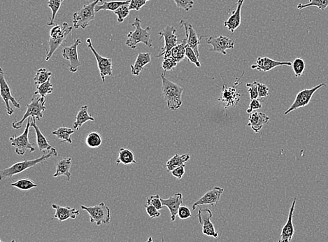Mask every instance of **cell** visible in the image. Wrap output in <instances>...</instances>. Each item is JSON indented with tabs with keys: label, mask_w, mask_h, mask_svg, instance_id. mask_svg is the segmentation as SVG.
I'll return each mask as SVG.
<instances>
[{
	"label": "cell",
	"mask_w": 328,
	"mask_h": 242,
	"mask_svg": "<svg viewBox=\"0 0 328 242\" xmlns=\"http://www.w3.org/2000/svg\"><path fill=\"white\" fill-rule=\"evenodd\" d=\"M161 79L162 95L166 101L167 107L171 111L179 109L183 104L181 97L184 88L167 79L165 73L161 74Z\"/></svg>",
	"instance_id": "6da1fadb"
},
{
	"label": "cell",
	"mask_w": 328,
	"mask_h": 242,
	"mask_svg": "<svg viewBox=\"0 0 328 242\" xmlns=\"http://www.w3.org/2000/svg\"><path fill=\"white\" fill-rule=\"evenodd\" d=\"M141 20L138 17H135V22L132 26L135 28V31H131L127 35L125 44L132 49H136L138 44H144L149 48L153 47L151 39V28L150 27L141 28Z\"/></svg>",
	"instance_id": "7a4b0ae2"
},
{
	"label": "cell",
	"mask_w": 328,
	"mask_h": 242,
	"mask_svg": "<svg viewBox=\"0 0 328 242\" xmlns=\"http://www.w3.org/2000/svg\"><path fill=\"white\" fill-rule=\"evenodd\" d=\"M58 156V152H57L56 149L55 148H52V150L49 154H44L38 158L31 160H25L24 161L17 162V163L12 165V166L4 169L1 172V178L0 179L2 180L13 177L14 175L23 173L28 169L36 166L38 164L46 161V160L52 157V156Z\"/></svg>",
	"instance_id": "3957f363"
},
{
	"label": "cell",
	"mask_w": 328,
	"mask_h": 242,
	"mask_svg": "<svg viewBox=\"0 0 328 242\" xmlns=\"http://www.w3.org/2000/svg\"><path fill=\"white\" fill-rule=\"evenodd\" d=\"M73 27L69 26L68 23H64L62 26L56 25L51 30L49 38V52H47L46 60L49 61L59 46L62 45L64 41H66L68 35L71 33Z\"/></svg>",
	"instance_id": "277c9868"
},
{
	"label": "cell",
	"mask_w": 328,
	"mask_h": 242,
	"mask_svg": "<svg viewBox=\"0 0 328 242\" xmlns=\"http://www.w3.org/2000/svg\"><path fill=\"white\" fill-rule=\"evenodd\" d=\"M103 0H95L88 4H85L73 15V25L75 29H86L90 21L95 17V7Z\"/></svg>",
	"instance_id": "5b68a950"
},
{
	"label": "cell",
	"mask_w": 328,
	"mask_h": 242,
	"mask_svg": "<svg viewBox=\"0 0 328 242\" xmlns=\"http://www.w3.org/2000/svg\"><path fill=\"white\" fill-rule=\"evenodd\" d=\"M45 98L36 95H33L31 103L27 104V110L23 116V119L19 121L13 122L12 127L14 129H20L23 125L24 121L29 118H35L37 120H40L43 117V112L46 110L45 106Z\"/></svg>",
	"instance_id": "8992f818"
},
{
	"label": "cell",
	"mask_w": 328,
	"mask_h": 242,
	"mask_svg": "<svg viewBox=\"0 0 328 242\" xmlns=\"http://www.w3.org/2000/svg\"><path fill=\"white\" fill-rule=\"evenodd\" d=\"M81 208L85 210L90 216V221L92 224H96L97 225L102 224H109L111 221V211L104 202H101L93 207H86L81 205Z\"/></svg>",
	"instance_id": "52a82bcc"
},
{
	"label": "cell",
	"mask_w": 328,
	"mask_h": 242,
	"mask_svg": "<svg viewBox=\"0 0 328 242\" xmlns=\"http://www.w3.org/2000/svg\"><path fill=\"white\" fill-rule=\"evenodd\" d=\"M30 127H31V118L28 119L26 127H25V130H24L22 135H19V136L14 135L9 138L11 142H12V146L15 147L16 154L17 155H25V153L28 150H29L30 153H33L35 151V146H33V144L30 142L29 137H28Z\"/></svg>",
	"instance_id": "ba28073f"
},
{
	"label": "cell",
	"mask_w": 328,
	"mask_h": 242,
	"mask_svg": "<svg viewBox=\"0 0 328 242\" xmlns=\"http://www.w3.org/2000/svg\"><path fill=\"white\" fill-rule=\"evenodd\" d=\"M326 86V84L321 83V84H318V85L311 87V88L304 89V90H301L296 95L294 101L292 105L290 106L289 109L285 111V115H288L290 113L295 111V110L298 109L299 108H303L308 106L310 102H311L312 98H313V95L316 93L317 90Z\"/></svg>",
	"instance_id": "9c48e42d"
},
{
	"label": "cell",
	"mask_w": 328,
	"mask_h": 242,
	"mask_svg": "<svg viewBox=\"0 0 328 242\" xmlns=\"http://www.w3.org/2000/svg\"><path fill=\"white\" fill-rule=\"evenodd\" d=\"M4 70L2 68H0V95H1V98L4 100L5 103L6 113L8 115L12 116L14 113V109H12V106H10L9 103L12 102V104L17 109H20V104H19L18 102L16 100L14 97L12 95V91H11V87H9V84L6 82L5 78H4Z\"/></svg>",
	"instance_id": "30bf717a"
},
{
	"label": "cell",
	"mask_w": 328,
	"mask_h": 242,
	"mask_svg": "<svg viewBox=\"0 0 328 242\" xmlns=\"http://www.w3.org/2000/svg\"><path fill=\"white\" fill-rule=\"evenodd\" d=\"M87 47L95 55L98 63V68L100 71V75L102 80L105 83L106 76H111L113 74V63L111 58H104L97 52L92 44L90 38L87 39Z\"/></svg>",
	"instance_id": "8fae6325"
},
{
	"label": "cell",
	"mask_w": 328,
	"mask_h": 242,
	"mask_svg": "<svg viewBox=\"0 0 328 242\" xmlns=\"http://www.w3.org/2000/svg\"><path fill=\"white\" fill-rule=\"evenodd\" d=\"M199 223L202 227V233L207 236L216 239L219 237V233L216 232L214 225L211 222L213 217V213L209 208H200L197 212Z\"/></svg>",
	"instance_id": "7c38bea8"
},
{
	"label": "cell",
	"mask_w": 328,
	"mask_h": 242,
	"mask_svg": "<svg viewBox=\"0 0 328 242\" xmlns=\"http://www.w3.org/2000/svg\"><path fill=\"white\" fill-rule=\"evenodd\" d=\"M81 43V39H78L72 45L65 46L63 49V57L65 60L69 61V71L71 73H76L81 65L78 54V47Z\"/></svg>",
	"instance_id": "4fadbf2b"
},
{
	"label": "cell",
	"mask_w": 328,
	"mask_h": 242,
	"mask_svg": "<svg viewBox=\"0 0 328 242\" xmlns=\"http://www.w3.org/2000/svg\"><path fill=\"white\" fill-rule=\"evenodd\" d=\"M208 45L212 46L210 52H217L223 55H227L226 51L232 49L235 47V41L231 39L228 36H219L217 37L210 36L207 40Z\"/></svg>",
	"instance_id": "5bb4252c"
},
{
	"label": "cell",
	"mask_w": 328,
	"mask_h": 242,
	"mask_svg": "<svg viewBox=\"0 0 328 242\" xmlns=\"http://www.w3.org/2000/svg\"><path fill=\"white\" fill-rule=\"evenodd\" d=\"M240 96V92L235 87H227V85H224L219 101L224 106V109L227 110L230 106H236L238 104Z\"/></svg>",
	"instance_id": "9a60e30c"
},
{
	"label": "cell",
	"mask_w": 328,
	"mask_h": 242,
	"mask_svg": "<svg viewBox=\"0 0 328 242\" xmlns=\"http://www.w3.org/2000/svg\"><path fill=\"white\" fill-rule=\"evenodd\" d=\"M180 25H181L182 28H185L186 37L187 38V47L191 48L199 58L200 57L199 46H200V43H201L202 37H205V36H201L200 37H198L197 32L194 29L192 25L188 23V22L184 21L183 20H181L180 21Z\"/></svg>",
	"instance_id": "2e32d148"
},
{
	"label": "cell",
	"mask_w": 328,
	"mask_h": 242,
	"mask_svg": "<svg viewBox=\"0 0 328 242\" xmlns=\"http://www.w3.org/2000/svg\"><path fill=\"white\" fill-rule=\"evenodd\" d=\"M224 189L220 187H214L212 190L208 191L199 199L197 202L192 205V210H195L197 207L202 205H210V206L216 207L218 205L221 199V195L224 192Z\"/></svg>",
	"instance_id": "e0dca14e"
},
{
	"label": "cell",
	"mask_w": 328,
	"mask_h": 242,
	"mask_svg": "<svg viewBox=\"0 0 328 242\" xmlns=\"http://www.w3.org/2000/svg\"><path fill=\"white\" fill-rule=\"evenodd\" d=\"M281 66H292V63L291 62H281L276 61V60H272V59L263 57V58H257L256 63L255 65H251V69H256L259 71H270L271 70L275 69L277 67Z\"/></svg>",
	"instance_id": "ac0fdd59"
},
{
	"label": "cell",
	"mask_w": 328,
	"mask_h": 242,
	"mask_svg": "<svg viewBox=\"0 0 328 242\" xmlns=\"http://www.w3.org/2000/svg\"><path fill=\"white\" fill-rule=\"evenodd\" d=\"M296 202H297V197H294L293 202L292 205H291V208H290L287 222L283 226L279 240L277 242H290L292 240L293 237L294 227L293 222V218Z\"/></svg>",
	"instance_id": "d6986e66"
},
{
	"label": "cell",
	"mask_w": 328,
	"mask_h": 242,
	"mask_svg": "<svg viewBox=\"0 0 328 242\" xmlns=\"http://www.w3.org/2000/svg\"><path fill=\"white\" fill-rule=\"evenodd\" d=\"M176 30L173 26L167 25L166 28L161 30L158 35L164 38L165 46L162 48V52H171L172 49L177 45L178 36L176 35Z\"/></svg>",
	"instance_id": "ffe728a7"
},
{
	"label": "cell",
	"mask_w": 328,
	"mask_h": 242,
	"mask_svg": "<svg viewBox=\"0 0 328 242\" xmlns=\"http://www.w3.org/2000/svg\"><path fill=\"white\" fill-rule=\"evenodd\" d=\"M161 200L162 205L167 207L170 210L172 222H175L176 216H178L180 207L183 204L182 194L177 192V193L174 194L173 196L170 197L169 198H161Z\"/></svg>",
	"instance_id": "44dd1931"
},
{
	"label": "cell",
	"mask_w": 328,
	"mask_h": 242,
	"mask_svg": "<svg viewBox=\"0 0 328 242\" xmlns=\"http://www.w3.org/2000/svg\"><path fill=\"white\" fill-rule=\"evenodd\" d=\"M244 0H238L236 10L232 12V15L224 22V27L230 33H234L240 26L242 22V9Z\"/></svg>",
	"instance_id": "7402d4cb"
},
{
	"label": "cell",
	"mask_w": 328,
	"mask_h": 242,
	"mask_svg": "<svg viewBox=\"0 0 328 242\" xmlns=\"http://www.w3.org/2000/svg\"><path fill=\"white\" fill-rule=\"evenodd\" d=\"M52 208L55 209V219H58L60 222H64L68 219H75L80 212L75 208L69 207H62L57 204H52Z\"/></svg>",
	"instance_id": "603a6c76"
},
{
	"label": "cell",
	"mask_w": 328,
	"mask_h": 242,
	"mask_svg": "<svg viewBox=\"0 0 328 242\" xmlns=\"http://www.w3.org/2000/svg\"><path fill=\"white\" fill-rule=\"evenodd\" d=\"M270 117L262 112H254L248 118V125L251 127L256 133H259L265 124L270 121Z\"/></svg>",
	"instance_id": "cb8c5ba5"
},
{
	"label": "cell",
	"mask_w": 328,
	"mask_h": 242,
	"mask_svg": "<svg viewBox=\"0 0 328 242\" xmlns=\"http://www.w3.org/2000/svg\"><path fill=\"white\" fill-rule=\"evenodd\" d=\"M151 62V53L150 52H140L137 57L136 60L133 65H130L132 74L135 76H139L145 67Z\"/></svg>",
	"instance_id": "d4e9b609"
},
{
	"label": "cell",
	"mask_w": 328,
	"mask_h": 242,
	"mask_svg": "<svg viewBox=\"0 0 328 242\" xmlns=\"http://www.w3.org/2000/svg\"><path fill=\"white\" fill-rule=\"evenodd\" d=\"M72 160L71 157H63L59 160L56 164V170L54 173V177H59L60 176H65L68 179H71V173H70Z\"/></svg>",
	"instance_id": "484cf974"
},
{
	"label": "cell",
	"mask_w": 328,
	"mask_h": 242,
	"mask_svg": "<svg viewBox=\"0 0 328 242\" xmlns=\"http://www.w3.org/2000/svg\"><path fill=\"white\" fill-rule=\"evenodd\" d=\"M31 127H33L35 129V133H36V144H37L39 151H47L52 150V146L49 144L47 138L43 135L40 129L36 125V119L35 118H31Z\"/></svg>",
	"instance_id": "4316f807"
},
{
	"label": "cell",
	"mask_w": 328,
	"mask_h": 242,
	"mask_svg": "<svg viewBox=\"0 0 328 242\" xmlns=\"http://www.w3.org/2000/svg\"><path fill=\"white\" fill-rule=\"evenodd\" d=\"M87 121H95V119L88 114V106L87 105H84L81 106L79 112L77 113L76 121L73 126L76 130H79Z\"/></svg>",
	"instance_id": "83f0119b"
},
{
	"label": "cell",
	"mask_w": 328,
	"mask_h": 242,
	"mask_svg": "<svg viewBox=\"0 0 328 242\" xmlns=\"http://www.w3.org/2000/svg\"><path fill=\"white\" fill-rule=\"evenodd\" d=\"M190 158V156L189 154H184L182 156L176 154L167 162V172L173 171L174 169L177 168V167L186 165L185 164L189 161Z\"/></svg>",
	"instance_id": "f1b7e54d"
},
{
	"label": "cell",
	"mask_w": 328,
	"mask_h": 242,
	"mask_svg": "<svg viewBox=\"0 0 328 242\" xmlns=\"http://www.w3.org/2000/svg\"><path fill=\"white\" fill-rule=\"evenodd\" d=\"M116 162L117 166H119L121 163L125 165L137 163L135 158V154H133V151H130V149H125V148L120 149Z\"/></svg>",
	"instance_id": "f546056e"
},
{
	"label": "cell",
	"mask_w": 328,
	"mask_h": 242,
	"mask_svg": "<svg viewBox=\"0 0 328 242\" xmlns=\"http://www.w3.org/2000/svg\"><path fill=\"white\" fill-rule=\"evenodd\" d=\"M130 0L126 1H104L102 2V4H98L95 7V12L98 13L100 11H111V12H115L121 6L125 5V4H130Z\"/></svg>",
	"instance_id": "4dcf8cb0"
},
{
	"label": "cell",
	"mask_w": 328,
	"mask_h": 242,
	"mask_svg": "<svg viewBox=\"0 0 328 242\" xmlns=\"http://www.w3.org/2000/svg\"><path fill=\"white\" fill-rule=\"evenodd\" d=\"M74 133V131L72 129L66 127H60L52 133V135H55L57 137V138L60 139V144L67 142L69 144H72V139H71V136Z\"/></svg>",
	"instance_id": "1f68e13d"
},
{
	"label": "cell",
	"mask_w": 328,
	"mask_h": 242,
	"mask_svg": "<svg viewBox=\"0 0 328 242\" xmlns=\"http://www.w3.org/2000/svg\"><path fill=\"white\" fill-rule=\"evenodd\" d=\"M186 47H187V38L185 37L181 44H177L172 49V56L178 63L182 61L186 57Z\"/></svg>",
	"instance_id": "d6a6232c"
},
{
	"label": "cell",
	"mask_w": 328,
	"mask_h": 242,
	"mask_svg": "<svg viewBox=\"0 0 328 242\" xmlns=\"http://www.w3.org/2000/svg\"><path fill=\"white\" fill-rule=\"evenodd\" d=\"M103 143V138L100 136V134L97 132L92 131L87 135L86 138V144L89 148L95 149L101 146Z\"/></svg>",
	"instance_id": "836d02e7"
},
{
	"label": "cell",
	"mask_w": 328,
	"mask_h": 242,
	"mask_svg": "<svg viewBox=\"0 0 328 242\" xmlns=\"http://www.w3.org/2000/svg\"><path fill=\"white\" fill-rule=\"evenodd\" d=\"M63 1L64 0H49L48 1V6L52 9V17H50L49 23H47L48 26H52V25H55L54 20H55L58 11L60 10V6H61Z\"/></svg>",
	"instance_id": "e575fe53"
},
{
	"label": "cell",
	"mask_w": 328,
	"mask_h": 242,
	"mask_svg": "<svg viewBox=\"0 0 328 242\" xmlns=\"http://www.w3.org/2000/svg\"><path fill=\"white\" fill-rule=\"evenodd\" d=\"M52 76V71H48L45 68H41V69H38L36 76L34 78L35 85L39 86L47 82L48 81L51 80Z\"/></svg>",
	"instance_id": "d590c367"
},
{
	"label": "cell",
	"mask_w": 328,
	"mask_h": 242,
	"mask_svg": "<svg viewBox=\"0 0 328 242\" xmlns=\"http://www.w3.org/2000/svg\"><path fill=\"white\" fill-rule=\"evenodd\" d=\"M12 186L21 190H30L37 187V184L29 179H22L12 183Z\"/></svg>",
	"instance_id": "8d00e7d4"
},
{
	"label": "cell",
	"mask_w": 328,
	"mask_h": 242,
	"mask_svg": "<svg viewBox=\"0 0 328 242\" xmlns=\"http://www.w3.org/2000/svg\"><path fill=\"white\" fill-rule=\"evenodd\" d=\"M310 6H316L320 10L325 11L328 6V0H310L307 4H299L297 8L299 10H302Z\"/></svg>",
	"instance_id": "74e56055"
},
{
	"label": "cell",
	"mask_w": 328,
	"mask_h": 242,
	"mask_svg": "<svg viewBox=\"0 0 328 242\" xmlns=\"http://www.w3.org/2000/svg\"><path fill=\"white\" fill-rule=\"evenodd\" d=\"M52 92H53V86L51 83V80H49L44 84L37 86L36 92H35L34 95H39L43 98H45L47 95H51Z\"/></svg>",
	"instance_id": "f35d334b"
},
{
	"label": "cell",
	"mask_w": 328,
	"mask_h": 242,
	"mask_svg": "<svg viewBox=\"0 0 328 242\" xmlns=\"http://www.w3.org/2000/svg\"><path fill=\"white\" fill-rule=\"evenodd\" d=\"M292 68L293 70L294 76L296 77H300L303 75L306 68L305 60L302 58H295L292 63Z\"/></svg>",
	"instance_id": "ab89813d"
},
{
	"label": "cell",
	"mask_w": 328,
	"mask_h": 242,
	"mask_svg": "<svg viewBox=\"0 0 328 242\" xmlns=\"http://www.w3.org/2000/svg\"><path fill=\"white\" fill-rule=\"evenodd\" d=\"M130 9H129V4H125L119 7L117 10L114 12V14L117 17V20L119 23H122L130 14Z\"/></svg>",
	"instance_id": "60d3db41"
},
{
	"label": "cell",
	"mask_w": 328,
	"mask_h": 242,
	"mask_svg": "<svg viewBox=\"0 0 328 242\" xmlns=\"http://www.w3.org/2000/svg\"><path fill=\"white\" fill-rule=\"evenodd\" d=\"M146 205H151L155 207L157 210L162 209L164 208V205H162V202L161 198H160V195L158 194H156V195H151L147 198V201H146Z\"/></svg>",
	"instance_id": "b9f144b4"
},
{
	"label": "cell",
	"mask_w": 328,
	"mask_h": 242,
	"mask_svg": "<svg viewBox=\"0 0 328 242\" xmlns=\"http://www.w3.org/2000/svg\"><path fill=\"white\" fill-rule=\"evenodd\" d=\"M176 7L184 9L186 12H190L193 7L195 2L192 0H173Z\"/></svg>",
	"instance_id": "7bdbcfd3"
},
{
	"label": "cell",
	"mask_w": 328,
	"mask_h": 242,
	"mask_svg": "<svg viewBox=\"0 0 328 242\" xmlns=\"http://www.w3.org/2000/svg\"><path fill=\"white\" fill-rule=\"evenodd\" d=\"M186 57L189 59L190 63L195 64L197 68H200L201 67V64H200L198 60V57L197 56L195 52H194V51L191 48L186 47Z\"/></svg>",
	"instance_id": "ee69618b"
},
{
	"label": "cell",
	"mask_w": 328,
	"mask_h": 242,
	"mask_svg": "<svg viewBox=\"0 0 328 242\" xmlns=\"http://www.w3.org/2000/svg\"><path fill=\"white\" fill-rule=\"evenodd\" d=\"M249 92L250 98L251 100L259 98V90H258V82L254 81L253 83H248L246 84Z\"/></svg>",
	"instance_id": "f6af8a7d"
},
{
	"label": "cell",
	"mask_w": 328,
	"mask_h": 242,
	"mask_svg": "<svg viewBox=\"0 0 328 242\" xmlns=\"http://www.w3.org/2000/svg\"><path fill=\"white\" fill-rule=\"evenodd\" d=\"M177 62L176 61L174 58L173 57L163 59V61L162 63V69L165 71H171L173 68L177 66Z\"/></svg>",
	"instance_id": "bcb514c9"
},
{
	"label": "cell",
	"mask_w": 328,
	"mask_h": 242,
	"mask_svg": "<svg viewBox=\"0 0 328 242\" xmlns=\"http://www.w3.org/2000/svg\"><path fill=\"white\" fill-rule=\"evenodd\" d=\"M150 0H130V10L139 11Z\"/></svg>",
	"instance_id": "7dc6e473"
},
{
	"label": "cell",
	"mask_w": 328,
	"mask_h": 242,
	"mask_svg": "<svg viewBox=\"0 0 328 242\" xmlns=\"http://www.w3.org/2000/svg\"><path fill=\"white\" fill-rule=\"evenodd\" d=\"M144 206L145 208H146V213H148L151 219H155V218L160 217L161 213L155 207L151 205H146V204H145Z\"/></svg>",
	"instance_id": "c3c4849f"
},
{
	"label": "cell",
	"mask_w": 328,
	"mask_h": 242,
	"mask_svg": "<svg viewBox=\"0 0 328 242\" xmlns=\"http://www.w3.org/2000/svg\"><path fill=\"white\" fill-rule=\"evenodd\" d=\"M178 216L180 219L186 220L190 218L192 216V213L190 208L186 206L180 207L179 212H178Z\"/></svg>",
	"instance_id": "681fc988"
},
{
	"label": "cell",
	"mask_w": 328,
	"mask_h": 242,
	"mask_svg": "<svg viewBox=\"0 0 328 242\" xmlns=\"http://www.w3.org/2000/svg\"><path fill=\"white\" fill-rule=\"evenodd\" d=\"M258 90H259V98H265L268 96L269 87L265 84L258 82Z\"/></svg>",
	"instance_id": "f907efd6"
},
{
	"label": "cell",
	"mask_w": 328,
	"mask_h": 242,
	"mask_svg": "<svg viewBox=\"0 0 328 242\" xmlns=\"http://www.w3.org/2000/svg\"><path fill=\"white\" fill-rule=\"evenodd\" d=\"M261 108H262V104H261L259 100L258 99H255V100H251L249 104V108L246 110V112L248 114H252L255 110L261 109Z\"/></svg>",
	"instance_id": "816d5d0a"
},
{
	"label": "cell",
	"mask_w": 328,
	"mask_h": 242,
	"mask_svg": "<svg viewBox=\"0 0 328 242\" xmlns=\"http://www.w3.org/2000/svg\"><path fill=\"white\" fill-rule=\"evenodd\" d=\"M185 167H186V165H183V166L174 169L173 171L171 172L172 174H173L174 177H176V179H182L183 176H184L185 173Z\"/></svg>",
	"instance_id": "f5cc1de1"
},
{
	"label": "cell",
	"mask_w": 328,
	"mask_h": 242,
	"mask_svg": "<svg viewBox=\"0 0 328 242\" xmlns=\"http://www.w3.org/2000/svg\"><path fill=\"white\" fill-rule=\"evenodd\" d=\"M146 242H154V240H153V237H149Z\"/></svg>",
	"instance_id": "db71d44e"
},
{
	"label": "cell",
	"mask_w": 328,
	"mask_h": 242,
	"mask_svg": "<svg viewBox=\"0 0 328 242\" xmlns=\"http://www.w3.org/2000/svg\"><path fill=\"white\" fill-rule=\"evenodd\" d=\"M161 242H165V240H164V238H162Z\"/></svg>",
	"instance_id": "11a10c76"
},
{
	"label": "cell",
	"mask_w": 328,
	"mask_h": 242,
	"mask_svg": "<svg viewBox=\"0 0 328 242\" xmlns=\"http://www.w3.org/2000/svg\"><path fill=\"white\" fill-rule=\"evenodd\" d=\"M11 242H17V241H16V240H13Z\"/></svg>",
	"instance_id": "9f6ffc18"
},
{
	"label": "cell",
	"mask_w": 328,
	"mask_h": 242,
	"mask_svg": "<svg viewBox=\"0 0 328 242\" xmlns=\"http://www.w3.org/2000/svg\"><path fill=\"white\" fill-rule=\"evenodd\" d=\"M86 1H88V0H86Z\"/></svg>",
	"instance_id": "6f0895ef"
}]
</instances>
